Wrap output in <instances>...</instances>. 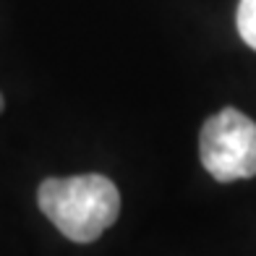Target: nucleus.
<instances>
[{
  "instance_id": "obj_1",
  "label": "nucleus",
  "mask_w": 256,
  "mask_h": 256,
  "mask_svg": "<svg viewBox=\"0 0 256 256\" xmlns=\"http://www.w3.org/2000/svg\"><path fill=\"white\" fill-rule=\"evenodd\" d=\"M44 217L74 243L97 240L120 214V194L104 176L48 178L37 194Z\"/></svg>"
},
{
  "instance_id": "obj_2",
  "label": "nucleus",
  "mask_w": 256,
  "mask_h": 256,
  "mask_svg": "<svg viewBox=\"0 0 256 256\" xmlns=\"http://www.w3.org/2000/svg\"><path fill=\"white\" fill-rule=\"evenodd\" d=\"M199 157L220 183L256 176V123L236 108H225L202 126Z\"/></svg>"
},
{
  "instance_id": "obj_3",
  "label": "nucleus",
  "mask_w": 256,
  "mask_h": 256,
  "mask_svg": "<svg viewBox=\"0 0 256 256\" xmlns=\"http://www.w3.org/2000/svg\"><path fill=\"white\" fill-rule=\"evenodd\" d=\"M238 34L251 50H256V0L238 3Z\"/></svg>"
},
{
  "instance_id": "obj_4",
  "label": "nucleus",
  "mask_w": 256,
  "mask_h": 256,
  "mask_svg": "<svg viewBox=\"0 0 256 256\" xmlns=\"http://www.w3.org/2000/svg\"><path fill=\"white\" fill-rule=\"evenodd\" d=\"M0 112H3V94H0Z\"/></svg>"
}]
</instances>
